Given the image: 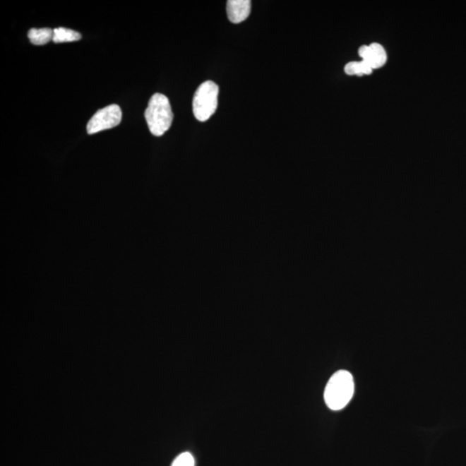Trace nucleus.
Here are the masks:
<instances>
[{
    "label": "nucleus",
    "instance_id": "1",
    "mask_svg": "<svg viewBox=\"0 0 466 466\" xmlns=\"http://www.w3.org/2000/svg\"><path fill=\"white\" fill-rule=\"evenodd\" d=\"M354 394V380L347 371H339L331 376L326 384L324 399L330 410H343Z\"/></svg>",
    "mask_w": 466,
    "mask_h": 466
},
{
    "label": "nucleus",
    "instance_id": "2",
    "mask_svg": "<svg viewBox=\"0 0 466 466\" xmlns=\"http://www.w3.org/2000/svg\"><path fill=\"white\" fill-rule=\"evenodd\" d=\"M145 116L151 133L157 137L165 134L173 122L169 99L162 93H155L148 104Z\"/></svg>",
    "mask_w": 466,
    "mask_h": 466
},
{
    "label": "nucleus",
    "instance_id": "3",
    "mask_svg": "<svg viewBox=\"0 0 466 466\" xmlns=\"http://www.w3.org/2000/svg\"><path fill=\"white\" fill-rule=\"evenodd\" d=\"M219 92L217 85L211 80L205 81L198 88L193 100V115L197 120L205 122L215 114Z\"/></svg>",
    "mask_w": 466,
    "mask_h": 466
},
{
    "label": "nucleus",
    "instance_id": "4",
    "mask_svg": "<svg viewBox=\"0 0 466 466\" xmlns=\"http://www.w3.org/2000/svg\"><path fill=\"white\" fill-rule=\"evenodd\" d=\"M122 120V111L118 104H111L100 109L89 120L87 131L89 135L98 133L100 131L112 129L118 126Z\"/></svg>",
    "mask_w": 466,
    "mask_h": 466
},
{
    "label": "nucleus",
    "instance_id": "5",
    "mask_svg": "<svg viewBox=\"0 0 466 466\" xmlns=\"http://www.w3.org/2000/svg\"><path fill=\"white\" fill-rule=\"evenodd\" d=\"M251 7L250 0H229L227 5L229 20L233 23L246 20L251 13Z\"/></svg>",
    "mask_w": 466,
    "mask_h": 466
},
{
    "label": "nucleus",
    "instance_id": "6",
    "mask_svg": "<svg viewBox=\"0 0 466 466\" xmlns=\"http://www.w3.org/2000/svg\"><path fill=\"white\" fill-rule=\"evenodd\" d=\"M371 54L368 59L363 60L367 61L373 69L382 68L387 61V53L383 47L376 42H373L370 45Z\"/></svg>",
    "mask_w": 466,
    "mask_h": 466
},
{
    "label": "nucleus",
    "instance_id": "7",
    "mask_svg": "<svg viewBox=\"0 0 466 466\" xmlns=\"http://www.w3.org/2000/svg\"><path fill=\"white\" fill-rule=\"evenodd\" d=\"M31 44L34 45H44L53 41L54 30L49 28L31 29L28 32Z\"/></svg>",
    "mask_w": 466,
    "mask_h": 466
},
{
    "label": "nucleus",
    "instance_id": "8",
    "mask_svg": "<svg viewBox=\"0 0 466 466\" xmlns=\"http://www.w3.org/2000/svg\"><path fill=\"white\" fill-rule=\"evenodd\" d=\"M80 39L81 35L76 30L64 28V27L54 30L53 42L56 44L76 42L80 40Z\"/></svg>",
    "mask_w": 466,
    "mask_h": 466
},
{
    "label": "nucleus",
    "instance_id": "9",
    "mask_svg": "<svg viewBox=\"0 0 466 466\" xmlns=\"http://www.w3.org/2000/svg\"><path fill=\"white\" fill-rule=\"evenodd\" d=\"M171 466H194V458L191 453H184L174 460Z\"/></svg>",
    "mask_w": 466,
    "mask_h": 466
},
{
    "label": "nucleus",
    "instance_id": "10",
    "mask_svg": "<svg viewBox=\"0 0 466 466\" xmlns=\"http://www.w3.org/2000/svg\"><path fill=\"white\" fill-rule=\"evenodd\" d=\"M345 72L348 76H362L359 70V62L352 61L345 66Z\"/></svg>",
    "mask_w": 466,
    "mask_h": 466
},
{
    "label": "nucleus",
    "instance_id": "11",
    "mask_svg": "<svg viewBox=\"0 0 466 466\" xmlns=\"http://www.w3.org/2000/svg\"><path fill=\"white\" fill-rule=\"evenodd\" d=\"M359 70L361 76H369L371 75L374 69L372 68L371 66L367 61L362 60V61H359Z\"/></svg>",
    "mask_w": 466,
    "mask_h": 466
},
{
    "label": "nucleus",
    "instance_id": "12",
    "mask_svg": "<svg viewBox=\"0 0 466 466\" xmlns=\"http://www.w3.org/2000/svg\"><path fill=\"white\" fill-rule=\"evenodd\" d=\"M359 54L363 60L368 59L371 54L370 45H362L359 49Z\"/></svg>",
    "mask_w": 466,
    "mask_h": 466
}]
</instances>
